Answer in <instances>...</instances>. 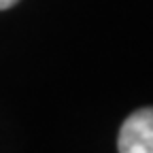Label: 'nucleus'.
Masks as SVG:
<instances>
[{
    "instance_id": "1",
    "label": "nucleus",
    "mask_w": 153,
    "mask_h": 153,
    "mask_svg": "<svg viewBox=\"0 0 153 153\" xmlns=\"http://www.w3.org/2000/svg\"><path fill=\"white\" fill-rule=\"evenodd\" d=\"M119 153H153V108H138L123 121L117 138Z\"/></svg>"
},
{
    "instance_id": "2",
    "label": "nucleus",
    "mask_w": 153,
    "mask_h": 153,
    "mask_svg": "<svg viewBox=\"0 0 153 153\" xmlns=\"http://www.w3.org/2000/svg\"><path fill=\"white\" fill-rule=\"evenodd\" d=\"M19 0H0V11H4V9H11L13 4H17Z\"/></svg>"
}]
</instances>
